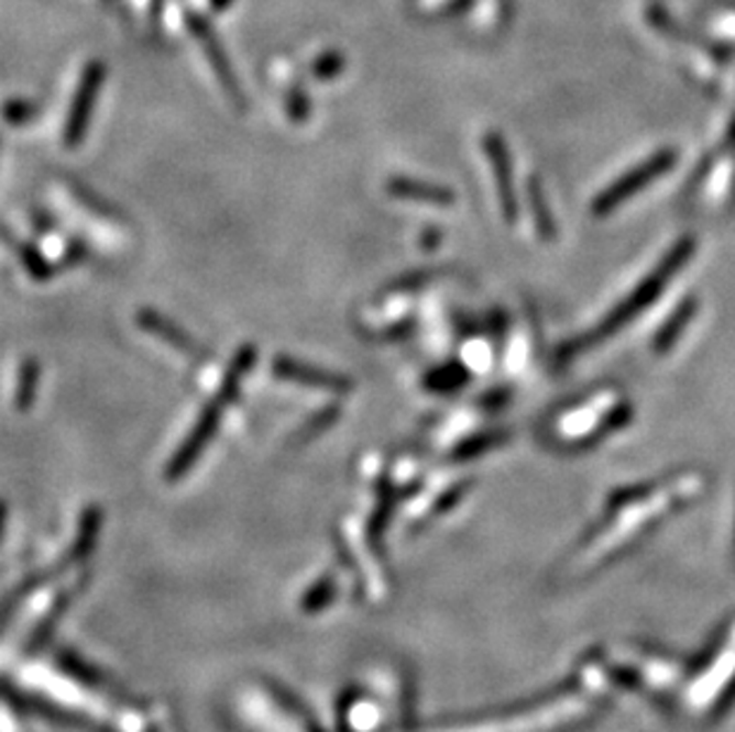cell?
<instances>
[{"instance_id":"52a82bcc","label":"cell","mask_w":735,"mask_h":732,"mask_svg":"<svg viewBox=\"0 0 735 732\" xmlns=\"http://www.w3.org/2000/svg\"><path fill=\"white\" fill-rule=\"evenodd\" d=\"M190 29H194V34L196 38L200 41V46L205 51V55H208V60L215 69V75L219 79V84H222V89L227 91L229 100L233 102V106H237L239 110H245L248 108V102H245V96L241 91V86L237 81V75H233V69L227 60V55H224V48L219 46V41L217 36L212 34V29L205 24L200 18H190Z\"/></svg>"},{"instance_id":"3957f363","label":"cell","mask_w":735,"mask_h":732,"mask_svg":"<svg viewBox=\"0 0 735 732\" xmlns=\"http://www.w3.org/2000/svg\"><path fill=\"white\" fill-rule=\"evenodd\" d=\"M676 163V153L673 151H661L657 153L648 163L636 167L630 174H626L624 179L614 181L607 190H602V193L595 198L593 202V212L597 217L602 214H610L614 208H619V204L628 198H634L640 188H645L648 184H652L661 174L669 171Z\"/></svg>"},{"instance_id":"ffe728a7","label":"cell","mask_w":735,"mask_h":732,"mask_svg":"<svg viewBox=\"0 0 735 732\" xmlns=\"http://www.w3.org/2000/svg\"><path fill=\"white\" fill-rule=\"evenodd\" d=\"M286 112H288L293 124H305L307 120H310L312 102H310V96H307V91L300 89V86H296V89L288 91Z\"/></svg>"},{"instance_id":"44dd1931","label":"cell","mask_w":735,"mask_h":732,"mask_svg":"<svg viewBox=\"0 0 735 732\" xmlns=\"http://www.w3.org/2000/svg\"><path fill=\"white\" fill-rule=\"evenodd\" d=\"M343 67H345L343 55H338V53H327V55H321L319 60L312 65V75H315V79H319V81H331L333 77L341 75Z\"/></svg>"},{"instance_id":"603a6c76","label":"cell","mask_w":735,"mask_h":732,"mask_svg":"<svg viewBox=\"0 0 735 732\" xmlns=\"http://www.w3.org/2000/svg\"><path fill=\"white\" fill-rule=\"evenodd\" d=\"M472 347H469V355L464 359L467 364V369L469 371H486L491 362H493V350L489 343H483V341H474V343H469Z\"/></svg>"},{"instance_id":"cb8c5ba5","label":"cell","mask_w":735,"mask_h":732,"mask_svg":"<svg viewBox=\"0 0 735 732\" xmlns=\"http://www.w3.org/2000/svg\"><path fill=\"white\" fill-rule=\"evenodd\" d=\"M434 276H436V271H412V274L398 278V281L391 286V292H412V290H417L419 286H424L426 281H431Z\"/></svg>"},{"instance_id":"6da1fadb","label":"cell","mask_w":735,"mask_h":732,"mask_svg":"<svg viewBox=\"0 0 735 732\" xmlns=\"http://www.w3.org/2000/svg\"><path fill=\"white\" fill-rule=\"evenodd\" d=\"M693 247H695L693 239L679 241V245L671 247L669 257L665 262H661V265L648 278H645V281L634 292H630L628 300H624L605 321H602L595 333L585 335V339H579L577 343H571V345H567L562 350V359H569V357H573L577 353H583V350H588L593 343H597L602 339H610V335L619 331L628 319H634L638 312H643L645 307H648L657 298V292L669 284V278L676 271H679V267L685 265L688 257L693 255Z\"/></svg>"},{"instance_id":"8992f818","label":"cell","mask_w":735,"mask_h":732,"mask_svg":"<svg viewBox=\"0 0 735 732\" xmlns=\"http://www.w3.org/2000/svg\"><path fill=\"white\" fill-rule=\"evenodd\" d=\"M272 371L276 378L288 380V384L315 388V390H327L336 395H345L352 390V380L348 376L333 374L327 369H317V366L303 364L290 357H276L272 364Z\"/></svg>"},{"instance_id":"4fadbf2b","label":"cell","mask_w":735,"mask_h":732,"mask_svg":"<svg viewBox=\"0 0 735 732\" xmlns=\"http://www.w3.org/2000/svg\"><path fill=\"white\" fill-rule=\"evenodd\" d=\"M39 384H41V364L39 359L29 357L20 366L18 390H14V407H18V412H29V409L34 407Z\"/></svg>"},{"instance_id":"5b68a950","label":"cell","mask_w":735,"mask_h":732,"mask_svg":"<svg viewBox=\"0 0 735 732\" xmlns=\"http://www.w3.org/2000/svg\"><path fill=\"white\" fill-rule=\"evenodd\" d=\"M222 409H224V404H219L217 400L202 409L194 431L188 433L184 445L176 450L174 459L167 466V476L172 480H176L182 474H186L188 468L196 464V459L202 455V450L212 443V437L219 429V421H222Z\"/></svg>"},{"instance_id":"e0dca14e","label":"cell","mask_w":735,"mask_h":732,"mask_svg":"<svg viewBox=\"0 0 735 732\" xmlns=\"http://www.w3.org/2000/svg\"><path fill=\"white\" fill-rule=\"evenodd\" d=\"M72 188V196H77V200L84 204V208L91 210L94 214L102 217V219H110V222H124V214L110 204L106 198L96 196L91 188H86L81 181H69Z\"/></svg>"},{"instance_id":"7a4b0ae2","label":"cell","mask_w":735,"mask_h":732,"mask_svg":"<svg viewBox=\"0 0 735 732\" xmlns=\"http://www.w3.org/2000/svg\"><path fill=\"white\" fill-rule=\"evenodd\" d=\"M628 407L619 404V395L614 390H602L593 395L591 400L571 407L557 417L552 431L564 443H577L597 435L600 431L622 426L624 421H628Z\"/></svg>"},{"instance_id":"d4e9b609","label":"cell","mask_w":735,"mask_h":732,"mask_svg":"<svg viewBox=\"0 0 735 732\" xmlns=\"http://www.w3.org/2000/svg\"><path fill=\"white\" fill-rule=\"evenodd\" d=\"M495 441H497V435H481V437H474V441H467V443L460 447V455H462V457L476 455V452H481L483 447L495 445Z\"/></svg>"},{"instance_id":"5bb4252c","label":"cell","mask_w":735,"mask_h":732,"mask_svg":"<svg viewBox=\"0 0 735 732\" xmlns=\"http://www.w3.org/2000/svg\"><path fill=\"white\" fill-rule=\"evenodd\" d=\"M695 314V302L693 300H685L676 314L667 321V326L659 331V335L655 339V350L657 353H669V350L676 345V341L681 339V333L685 331L690 317Z\"/></svg>"},{"instance_id":"9c48e42d","label":"cell","mask_w":735,"mask_h":732,"mask_svg":"<svg viewBox=\"0 0 735 732\" xmlns=\"http://www.w3.org/2000/svg\"><path fill=\"white\" fill-rule=\"evenodd\" d=\"M483 151H486L489 163L495 174V184H497V198H500V208H503L507 219H514V193H512V163L503 138L497 134H486V141H483Z\"/></svg>"},{"instance_id":"ac0fdd59","label":"cell","mask_w":735,"mask_h":732,"mask_svg":"<svg viewBox=\"0 0 735 732\" xmlns=\"http://www.w3.org/2000/svg\"><path fill=\"white\" fill-rule=\"evenodd\" d=\"M528 202H531V210H534V224L538 229V236L540 239H552L555 226H552V219L546 212V200H542V190L538 186L536 179L528 181Z\"/></svg>"},{"instance_id":"2e32d148","label":"cell","mask_w":735,"mask_h":732,"mask_svg":"<svg viewBox=\"0 0 735 732\" xmlns=\"http://www.w3.org/2000/svg\"><path fill=\"white\" fill-rule=\"evenodd\" d=\"M341 419V407L338 404H327V407H321L319 412H315L310 419H307L300 431L293 435V441L296 443H307V441H312V437L321 435L325 431H329L333 423Z\"/></svg>"},{"instance_id":"277c9868","label":"cell","mask_w":735,"mask_h":732,"mask_svg":"<svg viewBox=\"0 0 735 732\" xmlns=\"http://www.w3.org/2000/svg\"><path fill=\"white\" fill-rule=\"evenodd\" d=\"M102 79H106V67H102V63H91L86 67L84 77L79 81V89L75 93V100H72V108H69L65 131H63V141L67 148H77V145L84 141L88 122H91V114L96 108L98 93H100Z\"/></svg>"},{"instance_id":"30bf717a","label":"cell","mask_w":735,"mask_h":732,"mask_svg":"<svg viewBox=\"0 0 735 732\" xmlns=\"http://www.w3.org/2000/svg\"><path fill=\"white\" fill-rule=\"evenodd\" d=\"M388 193L393 198L401 200H412V202H424V204H438V208H448V204L454 202V193L443 186H434L426 181H415V179H391L388 181Z\"/></svg>"},{"instance_id":"484cf974","label":"cell","mask_w":735,"mask_h":732,"mask_svg":"<svg viewBox=\"0 0 735 732\" xmlns=\"http://www.w3.org/2000/svg\"><path fill=\"white\" fill-rule=\"evenodd\" d=\"M86 257V245L81 241L69 243V251H67V265H75V262H81Z\"/></svg>"},{"instance_id":"9a60e30c","label":"cell","mask_w":735,"mask_h":732,"mask_svg":"<svg viewBox=\"0 0 735 732\" xmlns=\"http://www.w3.org/2000/svg\"><path fill=\"white\" fill-rule=\"evenodd\" d=\"M467 378H469L467 366L458 362H450L446 366H438V369H434L429 376H426L424 386L434 392H452V390L462 388L467 384Z\"/></svg>"},{"instance_id":"d6986e66","label":"cell","mask_w":735,"mask_h":732,"mask_svg":"<svg viewBox=\"0 0 735 732\" xmlns=\"http://www.w3.org/2000/svg\"><path fill=\"white\" fill-rule=\"evenodd\" d=\"M20 259H22V265L26 267V271L32 274L36 281H48V278L55 274V269L51 267V262L43 257L34 245L22 243L20 245Z\"/></svg>"},{"instance_id":"7402d4cb","label":"cell","mask_w":735,"mask_h":732,"mask_svg":"<svg viewBox=\"0 0 735 732\" xmlns=\"http://www.w3.org/2000/svg\"><path fill=\"white\" fill-rule=\"evenodd\" d=\"M34 114H36V108L32 106V102H26V100H10V102H6V106H3L6 122L14 124V126H22L26 122H32Z\"/></svg>"},{"instance_id":"7c38bea8","label":"cell","mask_w":735,"mask_h":732,"mask_svg":"<svg viewBox=\"0 0 735 732\" xmlns=\"http://www.w3.org/2000/svg\"><path fill=\"white\" fill-rule=\"evenodd\" d=\"M735 190V157H724L718 163L707 184H704V200H707L712 208H724V204L733 198Z\"/></svg>"},{"instance_id":"ba28073f","label":"cell","mask_w":735,"mask_h":732,"mask_svg":"<svg viewBox=\"0 0 735 732\" xmlns=\"http://www.w3.org/2000/svg\"><path fill=\"white\" fill-rule=\"evenodd\" d=\"M136 321H139V326L145 333H151V335H155V339L169 343L172 347H176V350H179V353H184L188 357H196V359H208L210 357L208 350H205L194 339V335L186 333L179 324H174V321H169L167 317H163L160 312L151 310V307H145V310H141L136 314Z\"/></svg>"},{"instance_id":"8fae6325","label":"cell","mask_w":735,"mask_h":732,"mask_svg":"<svg viewBox=\"0 0 735 732\" xmlns=\"http://www.w3.org/2000/svg\"><path fill=\"white\" fill-rule=\"evenodd\" d=\"M257 362V347L253 343H248L243 345L237 355H233L231 364H229V369L224 374V380H222V388H219L217 392V402L219 404H233L239 398V392H241V384H243V378L253 371V366Z\"/></svg>"}]
</instances>
